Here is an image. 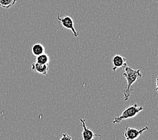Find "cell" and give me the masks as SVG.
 Instances as JSON below:
<instances>
[{
  "label": "cell",
  "mask_w": 158,
  "mask_h": 140,
  "mask_svg": "<svg viewBox=\"0 0 158 140\" xmlns=\"http://www.w3.org/2000/svg\"><path fill=\"white\" fill-rule=\"evenodd\" d=\"M143 106H139L137 104L135 103L133 105H131L130 106L127 107L126 109L120 115L115 117L114 120L112 121V124H117L120 123L121 121L123 120L128 119V118H133L135 116L137 115V114L143 110Z\"/></svg>",
  "instance_id": "obj_2"
},
{
  "label": "cell",
  "mask_w": 158,
  "mask_h": 140,
  "mask_svg": "<svg viewBox=\"0 0 158 140\" xmlns=\"http://www.w3.org/2000/svg\"><path fill=\"white\" fill-rule=\"evenodd\" d=\"M81 126L82 127V140H94L95 137L101 138V134H97L91 131L90 129L86 126L85 121L82 118H80Z\"/></svg>",
  "instance_id": "obj_5"
},
{
  "label": "cell",
  "mask_w": 158,
  "mask_h": 140,
  "mask_svg": "<svg viewBox=\"0 0 158 140\" xmlns=\"http://www.w3.org/2000/svg\"><path fill=\"white\" fill-rule=\"evenodd\" d=\"M149 127L146 126L141 129H136L127 127L125 129L124 136L126 140H136L143 132L147 130Z\"/></svg>",
  "instance_id": "obj_4"
},
{
  "label": "cell",
  "mask_w": 158,
  "mask_h": 140,
  "mask_svg": "<svg viewBox=\"0 0 158 140\" xmlns=\"http://www.w3.org/2000/svg\"><path fill=\"white\" fill-rule=\"evenodd\" d=\"M112 62L113 65L112 70L113 71H116L118 68H124L126 66H127V59L124 57L118 55V54H116L113 57Z\"/></svg>",
  "instance_id": "obj_6"
},
{
  "label": "cell",
  "mask_w": 158,
  "mask_h": 140,
  "mask_svg": "<svg viewBox=\"0 0 158 140\" xmlns=\"http://www.w3.org/2000/svg\"><path fill=\"white\" fill-rule=\"evenodd\" d=\"M31 52L35 57L41 55L45 53V46L41 43H35L31 48Z\"/></svg>",
  "instance_id": "obj_8"
},
{
  "label": "cell",
  "mask_w": 158,
  "mask_h": 140,
  "mask_svg": "<svg viewBox=\"0 0 158 140\" xmlns=\"http://www.w3.org/2000/svg\"><path fill=\"white\" fill-rule=\"evenodd\" d=\"M57 20L60 21V24L62 25V26L64 28H66V29H68V30H70L72 31V32H73V35L76 38H77L78 37L79 34H78V32L76 30H75L74 25V21L70 16L66 15L62 18H60L59 14H57Z\"/></svg>",
  "instance_id": "obj_3"
},
{
  "label": "cell",
  "mask_w": 158,
  "mask_h": 140,
  "mask_svg": "<svg viewBox=\"0 0 158 140\" xmlns=\"http://www.w3.org/2000/svg\"><path fill=\"white\" fill-rule=\"evenodd\" d=\"M60 140H73V139H72V137L69 135L66 134H63L62 138H60Z\"/></svg>",
  "instance_id": "obj_11"
},
{
  "label": "cell",
  "mask_w": 158,
  "mask_h": 140,
  "mask_svg": "<svg viewBox=\"0 0 158 140\" xmlns=\"http://www.w3.org/2000/svg\"><path fill=\"white\" fill-rule=\"evenodd\" d=\"M31 70L44 75H47L49 71V66L48 65H42L35 62L32 64Z\"/></svg>",
  "instance_id": "obj_7"
},
{
  "label": "cell",
  "mask_w": 158,
  "mask_h": 140,
  "mask_svg": "<svg viewBox=\"0 0 158 140\" xmlns=\"http://www.w3.org/2000/svg\"><path fill=\"white\" fill-rule=\"evenodd\" d=\"M124 72L123 73V76L127 80V86L123 90V92L124 94V100L127 101L130 97L131 90H132L131 89V86L134 83H135L139 78H141L142 77V74L141 73L140 70H134L128 66L124 67Z\"/></svg>",
  "instance_id": "obj_1"
},
{
  "label": "cell",
  "mask_w": 158,
  "mask_h": 140,
  "mask_svg": "<svg viewBox=\"0 0 158 140\" xmlns=\"http://www.w3.org/2000/svg\"><path fill=\"white\" fill-rule=\"evenodd\" d=\"M50 62V57L46 53L36 57V62L42 65H48Z\"/></svg>",
  "instance_id": "obj_9"
},
{
  "label": "cell",
  "mask_w": 158,
  "mask_h": 140,
  "mask_svg": "<svg viewBox=\"0 0 158 140\" xmlns=\"http://www.w3.org/2000/svg\"><path fill=\"white\" fill-rule=\"evenodd\" d=\"M17 2V0H0V7L8 9L12 7Z\"/></svg>",
  "instance_id": "obj_10"
},
{
  "label": "cell",
  "mask_w": 158,
  "mask_h": 140,
  "mask_svg": "<svg viewBox=\"0 0 158 140\" xmlns=\"http://www.w3.org/2000/svg\"><path fill=\"white\" fill-rule=\"evenodd\" d=\"M156 90L157 92L158 93V77L156 78Z\"/></svg>",
  "instance_id": "obj_12"
}]
</instances>
